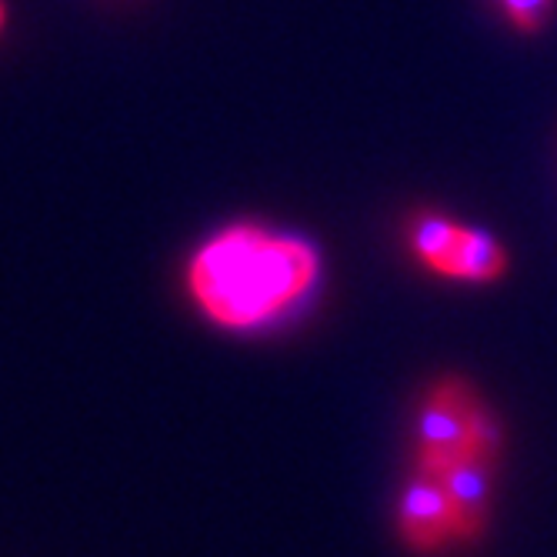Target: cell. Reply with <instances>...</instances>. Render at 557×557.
<instances>
[{
    "label": "cell",
    "mask_w": 557,
    "mask_h": 557,
    "mask_svg": "<svg viewBox=\"0 0 557 557\" xmlns=\"http://www.w3.org/2000/svg\"><path fill=\"white\" fill-rule=\"evenodd\" d=\"M318 277L308 240L234 224L197 250L187 281L200 311L224 327H255L294 304Z\"/></svg>",
    "instance_id": "cell-1"
},
{
    "label": "cell",
    "mask_w": 557,
    "mask_h": 557,
    "mask_svg": "<svg viewBox=\"0 0 557 557\" xmlns=\"http://www.w3.org/2000/svg\"><path fill=\"white\" fill-rule=\"evenodd\" d=\"M461 454H500V428L461 377H444L421 404L418 414V468L437 471Z\"/></svg>",
    "instance_id": "cell-2"
},
{
    "label": "cell",
    "mask_w": 557,
    "mask_h": 557,
    "mask_svg": "<svg viewBox=\"0 0 557 557\" xmlns=\"http://www.w3.org/2000/svg\"><path fill=\"white\" fill-rule=\"evenodd\" d=\"M400 534L414 550H437L447 541L458 537V521H454V508L447 500L444 481L437 471L418 468L411 484L400 494Z\"/></svg>",
    "instance_id": "cell-3"
},
{
    "label": "cell",
    "mask_w": 557,
    "mask_h": 557,
    "mask_svg": "<svg viewBox=\"0 0 557 557\" xmlns=\"http://www.w3.org/2000/svg\"><path fill=\"white\" fill-rule=\"evenodd\" d=\"M494 458L484 454H461L458 461L437 468L447 500L454 508V521H458V537L474 541L487 528L491 511V478H494Z\"/></svg>",
    "instance_id": "cell-4"
},
{
    "label": "cell",
    "mask_w": 557,
    "mask_h": 557,
    "mask_svg": "<svg viewBox=\"0 0 557 557\" xmlns=\"http://www.w3.org/2000/svg\"><path fill=\"white\" fill-rule=\"evenodd\" d=\"M431 271L458 281H497L508 274V250L497 237L458 224Z\"/></svg>",
    "instance_id": "cell-5"
},
{
    "label": "cell",
    "mask_w": 557,
    "mask_h": 557,
    "mask_svg": "<svg viewBox=\"0 0 557 557\" xmlns=\"http://www.w3.org/2000/svg\"><path fill=\"white\" fill-rule=\"evenodd\" d=\"M454 227H458V224H454L450 218H441V214H421V218H414V224H411V247H414V255L428 268L434 264V258L447 247Z\"/></svg>",
    "instance_id": "cell-6"
},
{
    "label": "cell",
    "mask_w": 557,
    "mask_h": 557,
    "mask_svg": "<svg viewBox=\"0 0 557 557\" xmlns=\"http://www.w3.org/2000/svg\"><path fill=\"white\" fill-rule=\"evenodd\" d=\"M500 8L521 34H537L554 14V0H500Z\"/></svg>",
    "instance_id": "cell-7"
},
{
    "label": "cell",
    "mask_w": 557,
    "mask_h": 557,
    "mask_svg": "<svg viewBox=\"0 0 557 557\" xmlns=\"http://www.w3.org/2000/svg\"><path fill=\"white\" fill-rule=\"evenodd\" d=\"M4 21H8V11H4V0H0V30H4Z\"/></svg>",
    "instance_id": "cell-8"
}]
</instances>
